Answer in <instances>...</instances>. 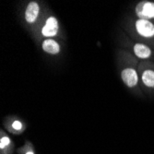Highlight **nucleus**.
Wrapping results in <instances>:
<instances>
[{
    "mask_svg": "<svg viewBox=\"0 0 154 154\" xmlns=\"http://www.w3.org/2000/svg\"><path fill=\"white\" fill-rule=\"evenodd\" d=\"M142 80L148 87H154V71L146 70L142 75Z\"/></svg>",
    "mask_w": 154,
    "mask_h": 154,
    "instance_id": "obj_8",
    "label": "nucleus"
},
{
    "mask_svg": "<svg viewBox=\"0 0 154 154\" xmlns=\"http://www.w3.org/2000/svg\"><path fill=\"white\" fill-rule=\"evenodd\" d=\"M136 13L141 20L154 19V3L151 2H140L136 8Z\"/></svg>",
    "mask_w": 154,
    "mask_h": 154,
    "instance_id": "obj_1",
    "label": "nucleus"
},
{
    "mask_svg": "<svg viewBox=\"0 0 154 154\" xmlns=\"http://www.w3.org/2000/svg\"><path fill=\"white\" fill-rule=\"evenodd\" d=\"M43 49L48 53V54H57L59 53V45L57 43V42H54V40H45L43 44Z\"/></svg>",
    "mask_w": 154,
    "mask_h": 154,
    "instance_id": "obj_6",
    "label": "nucleus"
},
{
    "mask_svg": "<svg viewBox=\"0 0 154 154\" xmlns=\"http://www.w3.org/2000/svg\"><path fill=\"white\" fill-rule=\"evenodd\" d=\"M12 128L16 130H20L21 128H22V125L20 121H15L13 124H12Z\"/></svg>",
    "mask_w": 154,
    "mask_h": 154,
    "instance_id": "obj_10",
    "label": "nucleus"
},
{
    "mask_svg": "<svg viewBox=\"0 0 154 154\" xmlns=\"http://www.w3.org/2000/svg\"><path fill=\"white\" fill-rule=\"evenodd\" d=\"M58 31V22L57 19L54 17H50L47 19L45 27L42 30V33L45 37H52L57 33Z\"/></svg>",
    "mask_w": 154,
    "mask_h": 154,
    "instance_id": "obj_3",
    "label": "nucleus"
},
{
    "mask_svg": "<svg viewBox=\"0 0 154 154\" xmlns=\"http://www.w3.org/2000/svg\"><path fill=\"white\" fill-rule=\"evenodd\" d=\"M137 32L144 37H152L154 35V26L148 20H139L136 23Z\"/></svg>",
    "mask_w": 154,
    "mask_h": 154,
    "instance_id": "obj_2",
    "label": "nucleus"
},
{
    "mask_svg": "<svg viewBox=\"0 0 154 154\" xmlns=\"http://www.w3.org/2000/svg\"><path fill=\"white\" fill-rule=\"evenodd\" d=\"M26 154H34V153H33L32 151H29V152H27Z\"/></svg>",
    "mask_w": 154,
    "mask_h": 154,
    "instance_id": "obj_11",
    "label": "nucleus"
},
{
    "mask_svg": "<svg viewBox=\"0 0 154 154\" xmlns=\"http://www.w3.org/2000/svg\"><path fill=\"white\" fill-rule=\"evenodd\" d=\"M135 54L139 58H148L150 55V50L148 46L144 45H136L134 47Z\"/></svg>",
    "mask_w": 154,
    "mask_h": 154,
    "instance_id": "obj_7",
    "label": "nucleus"
},
{
    "mask_svg": "<svg viewBox=\"0 0 154 154\" xmlns=\"http://www.w3.org/2000/svg\"><path fill=\"white\" fill-rule=\"evenodd\" d=\"M9 143H10L9 138H8V137L4 136V137H1V140H0V148H1V149H4L5 147H7Z\"/></svg>",
    "mask_w": 154,
    "mask_h": 154,
    "instance_id": "obj_9",
    "label": "nucleus"
},
{
    "mask_svg": "<svg viewBox=\"0 0 154 154\" xmlns=\"http://www.w3.org/2000/svg\"><path fill=\"white\" fill-rule=\"evenodd\" d=\"M122 79L128 87H134L137 83V72L132 68L124 69L122 72Z\"/></svg>",
    "mask_w": 154,
    "mask_h": 154,
    "instance_id": "obj_4",
    "label": "nucleus"
},
{
    "mask_svg": "<svg viewBox=\"0 0 154 154\" xmlns=\"http://www.w3.org/2000/svg\"><path fill=\"white\" fill-rule=\"evenodd\" d=\"M39 14V6L36 2H31L27 7L25 12V18L26 20L29 23H33Z\"/></svg>",
    "mask_w": 154,
    "mask_h": 154,
    "instance_id": "obj_5",
    "label": "nucleus"
}]
</instances>
